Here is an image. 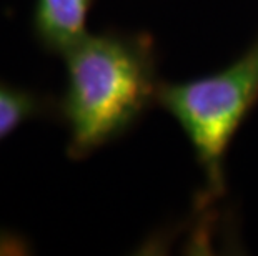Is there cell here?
<instances>
[{"label": "cell", "mask_w": 258, "mask_h": 256, "mask_svg": "<svg viewBox=\"0 0 258 256\" xmlns=\"http://www.w3.org/2000/svg\"><path fill=\"white\" fill-rule=\"evenodd\" d=\"M92 0H37L34 30L48 52L65 55L87 32Z\"/></svg>", "instance_id": "3"}, {"label": "cell", "mask_w": 258, "mask_h": 256, "mask_svg": "<svg viewBox=\"0 0 258 256\" xmlns=\"http://www.w3.org/2000/svg\"><path fill=\"white\" fill-rule=\"evenodd\" d=\"M258 102V39L238 60L208 77L160 83L157 103L178 122L195 150L207 192L225 190V156L241 122Z\"/></svg>", "instance_id": "2"}, {"label": "cell", "mask_w": 258, "mask_h": 256, "mask_svg": "<svg viewBox=\"0 0 258 256\" xmlns=\"http://www.w3.org/2000/svg\"><path fill=\"white\" fill-rule=\"evenodd\" d=\"M29 253V244L22 236L15 233L0 230V256L25 254Z\"/></svg>", "instance_id": "5"}, {"label": "cell", "mask_w": 258, "mask_h": 256, "mask_svg": "<svg viewBox=\"0 0 258 256\" xmlns=\"http://www.w3.org/2000/svg\"><path fill=\"white\" fill-rule=\"evenodd\" d=\"M63 57L58 110L69 128L67 153L79 160L122 137L157 102L155 47L147 34H87Z\"/></svg>", "instance_id": "1"}, {"label": "cell", "mask_w": 258, "mask_h": 256, "mask_svg": "<svg viewBox=\"0 0 258 256\" xmlns=\"http://www.w3.org/2000/svg\"><path fill=\"white\" fill-rule=\"evenodd\" d=\"M50 107L52 102L43 95L0 81V141L29 120L47 115Z\"/></svg>", "instance_id": "4"}]
</instances>
